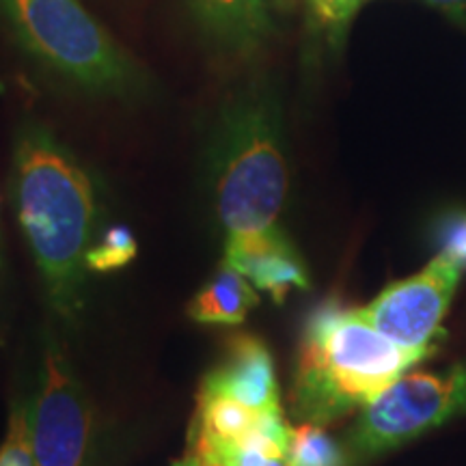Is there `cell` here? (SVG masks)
<instances>
[{"label":"cell","instance_id":"1","mask_svg":"<svg viewBox=\"0 0 466 466\" xmlns=\"http://www.w3.org/2000/svg\"><path fill=\"white\" fill-rule=\"evenodd\" d=\"M14 201L52 309L76 322L85 307V258L97 218L96 186L42 124H25L15 138Z\"/></svg>","mask_w":466,"mask_h":466},{"label":"cell","instance_id":"2","mask_svg":"<svg viewBox=\"0 0 466 466\" xmlns=\"http://www.w3.org/2000/svg\"><path fill=\"white\" fill-rule=\"evenodd\" d=\"M206 160L227 240L279 229L289 167L281 104L270 86L250 83L227 97L209 134Z\"/></svg>","mask_w":466,"mask_h":466},{"label":"cell","instance_id":"3","mask_svg":"<svg viewBox=\"0 0 466 466\" xmlns=\"http://www.w3.org/2000/svg\"><path fill=\"white\" fill-rule=\"evenodd\" d=\"M423 359L378 333L363 309L319 307L302 333L291 412L302 423H333L365 408Z\"/></svg>","mask_w":466,"mask_h":466},{"label":"cell","instance_id":"4","mask_svg":"<svg viewBox=\"0 0 466 466\" xmlns=\"http://www.w3.org/2000/svg\"><path fill=\"white\" fill-rule=\"evenodd\" d=\"M17 42L42 66L93 96L134 97L145 76L80 0H0Z\"/></svg>","mask_w":466,"mask_h":466},{"label":"cell","instance_id":"5","mask_svg":"<svg viewBox=\"0 0 466 466\" xmlns=\"http://www.w3.org/2000/svg\"><path fill=\"white\" fill-rule=\"evenodd\" d=\"M466 415V363L447 371H406L371 400L350 428V462L371 460Z\"/></svg>","mask_w":466,"mask_h":466},{"label":"cell","instance_id":"6","mask_svg":"<svg viewBox=\"0 0 466 466\" xmlns=\"http://www.w3.org/2000/svg\"><path fill=\"white\" fill-rule=\"evenodd\" d=\"M26 408L35 466H86L93 439L91 408L55 339L46 343L37 393Z\"/></svg>","mask_w":466,"mask_h":466},{"label":"cell","instance_id":"7","mask_svg":"<svg viewBox=\"0 0 466 466\" xmlns=\"http://www.w3.org/2000/svg\"><path fill=\"white\" fill-rule=\"evenodd\" d=\"M464 268L450 255L436 253L417 275L384 288L363 307L367 319L395 346L428 357L442 335Z\"/></svg>","mask_w":466,"mask_h":466},{"label":"cell","instance_id":"8","mask_svg":"<svg viewBox=\"0 0 466 466\" xmlns=\"http://www.w3.org/2000/svg\"><path fill=\"white\" fill-rule=\"evenodd\" d=\"M201 387L231 395L258 412H281V395L270 350L259 337L236 333L227 343L225 359L203 378Z\"/></svg>","mask_w":466,"mask_h":466},{"label":"cell","instance_id":"9","mask_svg":"<svg viewBox=\"0 0 466 466\" xmlns=\"http://www.w3.org/2000/svg\"><path fill=\"white\" fill-rule=\"evenodd\" d=\"M225 261L277 302L288 299L289 291L309 288L305 261L281 227L258 236L227 240Z\"/></svg>","mask_w":466,"mask_h":466},{"label":"cell","instance_id":"10","mask_svg":"<svg viewBox=\"0 0 466 466\" xmlns=\"http://www.w3.org/2000/svg\"><path fill=\"white\" fill-rule=\"evenodd\" d=\"M199 26L218 46L253 52L272 31V0H188Z\"/></svg>","mask_w":466,"mask_h":466},{"label":"cell","instance_id":"11","mask_svg":"<svg viewBox=\"0 0 466 466\" xmlns=\"http://www.w3.org/2000/svg\"><path fill=\"white\" fill-rule=\"evenodd\" d=\"M259 305V294L240 270L223 261L218 275L188 305V316L199 324L238 326Z\"/></svg>","mask_w":466,"mask_h":466},{"label":"cell","instance_id":"12","mask_svg":"<svg viewBox=\"0 0 466 466\" xmlns=\"http://www.w3.org/2000/svg\"><path fill=\"white\" fill-rule=\"evenodd\" d=\"M261 415L231 395L214 391V389H199V412H197L195 428L201 430L214 442H238L248 432H253Z\"/></svg>","mask_w":466,"mask_h":466},{"label":"cell","instance_id":"13","mask_svg":"<svg viewBox=\"0 0 466 466\" xmlns=\"http://www.w3.org/2000/svg\"><path fill=\"white\" fill-rule=\"evenodd\" d=\"M288 466H350V456L324 425L300 423L291 428Z\"/></svg>","mask_w":466,"mask_h":466},{"label":"cell","instance_id":"14","mask_svg":"<svg viewBox=\"0 0 466 466\" xmlns=\"http://www.w3.org/2000/svg\"><path fill=\"white\" fill-rule=\"evenodd\" d=\"M137 258V240L127 227H113L96 247L86 250L85 264L89 270L110 272L124 268Z\"/></svg>","mask_w":466,"mask_h":466},{"label":"cell","instance_id":"15","mask_svg":"<svg viewBox=\"0 0 466 466\" xmlns=\"http://www.w3.org/2000/svg\"><path fill=\"white\" fill-rule=\"evenodd\" d=\"M0 466H35L28 439V408L22 404L11 410L7 436L0 447Z\"/></svg>","mask_w":466,"mask_h":466},{"label":"cell","instance_id":"16","mask_svg":"<svg viewBox=\"0 0 466 466\" xmlns=\"http://www.w3.org/2000/svg\"><path fill=\"white\" fill-rule=\"evenodd\" d=\"M439 253L450 255L466 270V209L447 214L439 227Z\"/></svg>","mask_w":466,"mask_h":466},{"label":"cell","instance_id":"17","mask_svg":"<svg viewBox=\"0 0 466 466\" xmlns=\"http://www.w3.org/2000/svg\"><path fill=\"white\" fill-rule=\"evenodd\" d=\"M363 0H311V7L319 22L330 28H341L357 14Z\"/></svg>","mask_w":466,"mask_h":466},{"label":"cell","instance_id":"18","mask_svg":"<svg viewBox=\"0 0 466 466\" xmlns=\"http://www.w3.org/2000/svg\"><path fill=\"white\" fill-rule=\"evenodd\" d=\"M190 447L197 451V456H199V466H227L225 460L218 456V451L214 450V447L209 445V442L203 439L195 428H192Z\"/></svg>","mask_w":466,"mask_h":466},{"label":"cell","instance_id":"19","mask_svg":"<svg viewBox=\"0 0 466 466\" xmlns=\"http://www.w3.org/2000/svg\"><path fill=\"white\" fill-rule=\"evenodd\" d=\"M421 3L441 11L442 15H447L456 25L466 26V0H421Z\"/></svg>","mask_w":466,"mask_h":466},{"label":"cell","instance_id":"20","mask_svg":"<svg viewBox=\"0 0 466 466\" xmlns=\"http://www.w3.org/2000/svg\"><path fill=\"white\" fill-rule=\"evenodd\" d=\"M171 466H199V456H197V451L190 447V451L179 460H175Z\"/></svg>","mask_w":466,"mask_h":466}]
</instances>
